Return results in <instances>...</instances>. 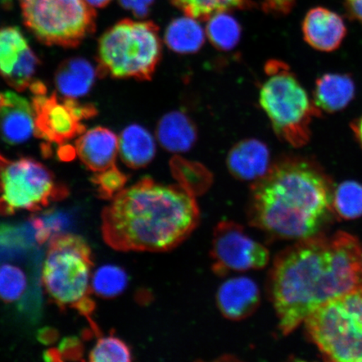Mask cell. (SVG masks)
<instances>
[{
  "label": "cell",
  "mask_w": 362,
  "mask_h": 362,
  "mask_svg": "<svg viewBox=\"0 0 362 362\" xmlns=\"http://www.w3.org/2000/svg\"><path fill=\"white\" fill-rule=\"evenodd\" d=\"M361 288L362 247L343 232L300 240L276 257L271 271V298L284 334L325 303Z\"/></svg>",
  "instance_id": "1"
},
{
  "label": "cell",
  "mask_w": 362,
  "mask_h": 362,
  "mask_svg": "<svg viewBox=\"0 0 362 362\" xmlns=\"http://www.w3.org/2000/svg\"><path fill=\"white\" fill-rule=\"evenodd\" d=\"M200 219L187 189L144 178L116 194L102 214V234L122 252H165L177 247Z\"/></svg>",
  "instance_id": "2"
},
{
  "label": "cell",
  "mask_w": 362,
  "mask_h": 362,
  "mask_svg": "<svg viewBox=\"0 0 362 362\" xmlns=\"http://www.w3.org/2000/svg\"><path fill=\"white\" fill-rule=\"evenodd\" d=\"M332 181L315 161L288 157L252 185L249 220L275 238L319 235L333 208Z\"/></svg>",
  "instance_id": "3"
},
{
  "label": "cell",
  "mask_w": 362,
  "mask_h": 362,
  "mask_svg": "<svg viewBox=\"0 0 362 362\" xmlns=\"http://www.w3.org/2000/svg\"><path fill=\"white\" fill-rule=\"evenodd\" d=\"M92 250L83 238L59 234L49 243L42 268V284L48 296L65 309L89 316L94 310L92 293Z\"/></svg>",
  "instance_id": "4"
},
{
  "label": "cell",
  "mask_w": 362,
  "mask_h": 362,
  "mask_svg": "<svg viewBox=\"0 0 362 362\" xmlns=\"http://www.w3.org/2000/svg\"><path fill=\"white\" fill-rule=\"evenodd\" d=\"M161 53L155 23L125 19L108 29L99 40L98 74L115 78L151 80Z\"/></svg>",
  "instance_id": "5"
},
{
  "label": "cell",
  "mask_w": 362,
  "mask_h": 362,
  "mask_svg": "<svg viewBox=\"0 0 362 362\" xmlns=\"http://www.w3.org/2000/svg\"><path fill=\"white\" fill-rule=\"evenodd\" d=\"M259 103L276 134L296 148L305 146L311 137V123L321 112L311 100L296 75L285 63L269 62Z\"/></svg>",
  "instance_id": "6"
},
{
  "label": "cell",
  "mask_w": 362,
  "mask_h": 362,
  "mask_svg": "<svg viewBox=\"0 0 362 362\" xmlns=\"http://www.w3.org/2000/svg\"><path fill=\"white\" fill-rule=\"evenodd\" d=\"M305 325L325 359L362 362V288L325 303Z\"/></svg>",
  "instance_id": "7"
},
{
  "label": "cell",
  "mask_w": 362,
  "mask_h": 362,
  "mask_svg": "<svg viewBox=\"0 0 362 362\" xmlns=\"http://www.w3.org/2000/svg\"><path fill=\"white\" fill-rule=\"evenodd\" d=\"M25 25L40 42L76 47L96 30V12L85 0H19Z\"/></svg>",
  "instance_id": "8"
},
{
  "label": "cell",
  "mask_w": 362,
  "mask_h": 362,
  "mask_svg": "<svg viewBox=\"0 0 362 362\" xmlns=\"http://www.w3.org/2000/svg\"><path fill=\"white\" fill-rule=\"evenodd\" d=\"M67 194V188L57 182L52 172L33 158H6L0 171V215L39 211Z\"/></svg>",
  "instance_id": "9"
},
{
  "label": "cell",
  "mask_w": 362,
  "mask_h": 362,
  "mask_svg": "<svg viewBox=\"0 0 362 362\" xmlns=\"http://www.w3.org/2000/svg\"><path fill=\"white\" fill-rule=\"evenodd\" d=\"M30 90L34 95L35 134L49 143L63 146L78 138L86 130L85 119L97 115L92 104H81L75 98L47 94V87L37 81Z\"/></svg>",
  "instance_id": "10"
},
{
  "label": "cell",
  "mask_w": 362,
  "mask_h": 362,
  "mask_svg": "<svg viewBox=\"0 0 362 362\" xmlns=\"http://www.w3.org/2000/svg\"><path fill=\"white\" fill-rule=\"evenodd\" d=\"M211 256L216 273L225 274L264 269L270 255L268 249L249 236L241 226L221 221L215 229Z\"/></svg>",
  "instance_id": "11"
},
{
  "label": "cell",
  "mask_w": 362,
  "mask_h": 362,
  "mask_svg": "<svg viewBox=\"0 0 362 362\" xmlns=\"http://www.w3.org/2000/svg\"><path fill=\"white\" fill-rule=\"evenodd\" d=\"M40 60L18 27L0 29V76L11 88L23 92L34 83Z\"/></svg>",
  "instance_id": "12"
},
{
  "label": "cell",
  "mask_w": 362,
  "mask_h": 362,
  "mask_svg": "<svg viewBox=\"0 0 362 362\" xmlns=\"http://www.w3.org/2000/svg\"><path fill=\"white\" fill-rule=\"evenodd\" d=\"M305 42L317 51L332 52L341 47L347 30L342 18L323 7L312 8L302 25Z\"/></svg>",
  "instance_id": "13"
},
{
  "label": "cell",
  "mask_w": 362,
  "mask_h": 362,
  "mask_svg": "<svg viewBox=\"0 0 362 362\" xmlns=\"http://www.w3.org/2000/svg\"><path fill=\"white\" fill-rule=\"evenodd\" d=\"M0 107V137L16 146L27 141L35 134V112L33 103L11 90L3 93Z\"/></svg>",
  "instance_id": "14"
},
{
  "label": "cell",
  "mask_w": 362,
  "mask_h": 362,
  "mask_svg": "<svg viewBox=\"0 0 362 362\" xmlns=\"http://www.w3.org/2000/svg\"><path fill=\"white\" fill-rule=\"evenodd\" d=\"M221 313L229 320H240L255 313L260 304V291L255 280L246 276L230 278L216 293Z\"/></svg>",
  "instance_id": "15"
},
{
  "label": "cell",
  "mask_w": 362,
  "mask_h": 362,
  "mask_svg": "<svg viewBox=\"0 0 362 362\" xmlns=\"http://www.w3.org/2000/svg\"><path fill=\"white\" fill-rule=\"evenodd\" d=\"M75 148L85 166L97 173L115 165L119 139L110 129L96 127L79 136Z\"/></svg>",
  "instance_id": "16"
},
{
  "label": "cell",
  "mask_w": 362,
  "mask_h": 362,
  "mask_svg": "<svg viewBox=\"0 0 362 362\" xmlns=\"http://www.w3.org/2000/svg\"><path fill=\"white\" fill-rule=\"evenodd\" d=\"M269 153L257 140H246L230 151L228 168L235 177L244 181H257L269 171Z\"/></svg>",
  "instance_id": "17"
},
{
  "label": "cell",
  "mask_w": 362,
  "mask_h": 362,
  "mask_svg": "<svg viewBox=\"0 0 362 362\" xmlns=\"http://www.w3.org/2000/svg\"><path fill=\"white\" fill-rule=\"evenodd\" d=\"M355 94V83L350 75L327 74L316 81L313 101L321 112L334 113L345 110Z\"/></svg>",
  "instance_id": "18"
},
{
  "label": "cell",
  "mask_w": 362,
  "mask_h": 362,
  "mask_svg": "<svg viewBox=\"0 0 362 362\" xmlns=\"http://www.w3.org/2000/svg\"><path fill=\"white\" fill-rule=\"evenodd\" d=\"M98 70L83 58H71L63 62L56 71L55 83L62 96L78 98L92 89Z\"/></svg>",
  "instance_id": "19"
},
{
  "label": "cell",
  "mask_w": 362,
  "mask_h": 362,
  "mask_svg": "<svg viewBox=\"0 0 362 362\" xmlns=\"http://www.w3.org/2000/svg\"><path fill=\"white\" fill-rule=\"evenodd\" d=\"M119 153L122 160L129 168H143L155 157V140L143 127L130 125L121 134Z\"/></svg>",
  "instance_id": "20"
},
{
  "label": "cell",
  "mask_w": 362,
  "mask_h": 362,
  "mask_svg": "<svg viewBox=\"0 0 362 362\" xmlns=\"http://www.w3.org/2000/svg\"><path fill=\"white\" fill-rule=\"evenodd\" d=\"M157 135L162 146L171 151H187L196 137L191 121L177 112L163 117L158 126Z\"/></svg>",
  "instance_id": "21"
},
{
  "label": "cell",
  "mask_w": 362,
  "mask_h": 362,
  "mask_svg": "<svg viewBox=\"0 0 362 362\" xmlns=\"http://www.w3.org/2000/svg\"><path fill=\"white\" fill-rule=\"evenodd\" d=\"M205 33L196 19L185 16L172 21L166 30L165 42L174 52L182 54L198 51Z\"/></svg>",
  "instance_id": "22"
},
{
  "label": "cell",
  "mask_w": 362,
  "mask_h": 362,
  "mask_svg": "<svg viewBox=\"0 0 362 362\" xmlns=\"http://www.w3.org/2000/svg\"><path fill=\"white\" fill-rule=\"evenodd\" d=\"M185 16L196 20H209L216 13L246 6L247 0H170Z\"/></svg>",
  "instance_id": "23"
},
{
  "label": "cell",
  "mask_w": 362,
  "mask_h": 362,
  "mask_svg": "<svg viewBox=\"0 0 362 362\" xmlns=\"http://www.w3.org/2000/svg\"><path fill=\"white\" fill-rule=\"evenodd\" d=\"M129 279L126 272L116 265H104L92 276V291L98 296L113 298L125 291Z\"/></svg>",
  "instance_id": "24"
},
{
  "label": "cell",
  "mask_w": 362,
  "mask_h": 362,
  "mask_svg": "<svg viewBox=\"0 0 362 362\" xmlns=\"http://www.w3.org/2000/svg\"><path fill=\"white\" fill-rule=\"evenodd\" d=\"M208 21L206 34L216 47L229 49L237 45L241 35V27L233 17L221 12Z\"/></svg>",
  "instance_id": "25"
},
{
  "label": "cell",
  "mask_w": 362,
  "mask_h": 362,
  "mask_svg": "<svg viewBox=\"0 0 362 362\" xmlns=\"http://www.w3.org/2000/svg\"><path fill=\"white\" fill-rule=\"evenodd\" d=\"M333 208L344 219L362 216V185L351 180L339 185L334 192Z\"/></svg>",
  "instance_id": "26"
},
{
  "label": "cell",
  "mask_w": 362,
  "mask_h": 362,
  "mask_svg": "<svg viewBox=\"0 0 362 362\" xmlns=\"http://www.w3.org/2000/svg\"><path fill=\"white\" fill-rule=\"evenodd\" d=\"M27 284L26 274L19 267L11 264L0 265V300L6 303L19 300Z\"/></svg>",
  "instance_id": "27"
},
{
  "label": "cell",
  "mask_w": 362,
  "mask_h": 362,
  "mask_svg": "<svg viewBox=\"0 0 362 362\" xmlns=\"http://www.w3.org/2000/svg\"><path fill=\"white\" fill-rule=\"evenodd\" d=\"M93 362H127L132 361L129 347L115 337H101L89 354Z\"/></svg>",
  "instance_id": "28"
},
{
  "label": "cell",
  "mask_w": 362,
  "mask_h": 362,
  "mask_svg": "<svg viewBox=\"0 0 362 362\" xmlns=\"http://www.w3.org/2000/svg\"><path fill=\"white\" fill-rule=\"evenodd\" d=\"M128 180L127 175L115 165L105 170L94 173L92 182L97 188L99 196L106 200H112L116 194L124 189Z\"/></svg>",
  "instance_id": "29"
},
{
  "label": "cell",
  "mask_w": 362,
  "mask_h": 362,
  "mask_svg": "<svg viewBox=\"0 0 362 362\" xmlns=\"http://www.w3.org/2000/svg\"><path fill=\"white\" fill-rule=\"evenodd\" d=\"M119 3L136 17L144 18L148 15L153 0H119Z\"/></svg>",
  "instance_id": "30"
},
{
  "label": "cell",
  "mask_w": 362,
  "mask_h": 362,
  "mask_svg": "<svg viewBox=\"0 0 362 362\" xmlns=\"http://www.w3.org/2000/svg\"><path fill=\"white\" fill-rule=\"evenodd\" d=\"M296 0H264L262 8L267 13L287 15L291 11Z\"/></svg>",
  "instance_id": "31"
},
{
  "label": "cell",
  "mask_w": 362,
  "mask_h": 362,
  "mask_svg": "<svg viewBox=\"0 0 362 362\" xmlns=\"http://www.w3.org/2000/svg\"><path fill=\"white\" fill-rule=\"evenodd\" d=\"M348 15L362 24V0H343Z\"/></svg>",
  "instance_id": "32"
},
{
  "label": "cell",
  "mask_w": 362,
  "mask_h": 362,
  "mask_svg": "<svg viewBox=\"0 0 362 362\" xmlns=\"http://www.w3.org/2000/svg\"><path fill=\"white\" fill-rule=\"evenodd\" d=\"M351 129L354 134L356 141L360 144L362 148V116L359 119L353 121L351 124Z\"/></svg>",
  "instance_id": "33"
},
{
  "label": "cell",
  "mask_w": 362,
  "mask_h": 362,
  "mask_svg": "<svg viewBox=\"0 0 362 362\" xmlns=\"http://www.w3.org/2000/svg\"><path fill=\"white\" fill-rule=\"evenodd\" d=\"M85 1L93 8H104L107 6L112 0H85Z\"/></svg>",
  "instance_id": "34"
},
{
  "label": "cell",
  "mask_w": 362,
  "mask_h": 362,
  "mask_svg": "<svg viewBox=\"0 0 362 362\" xmlns=\"http://www.w3.org/2000/svg\"><path fill=\"white\" fill-rule=\"evenodd\" d=\"M6 158H4L3 156L0 155V171H1L3 165L4 161H6Z\"/></svg>",
  "instance_id": "35"
},
{
  "label": "cell",
  "mask_w": 362,
  "mask_h": 362,
  "mask_svg": "<svg viewBox=\"0 0 362 362\" xmlns=\"http://www.w3.org/2000/svg\"><path fill=\"white\" fill-rule=\"evenodd\" d=\"M3 100H4V94L0 93V107H1V105H2Z\"/></svg>",
  "instance_id": "36"
}]
</instances>
